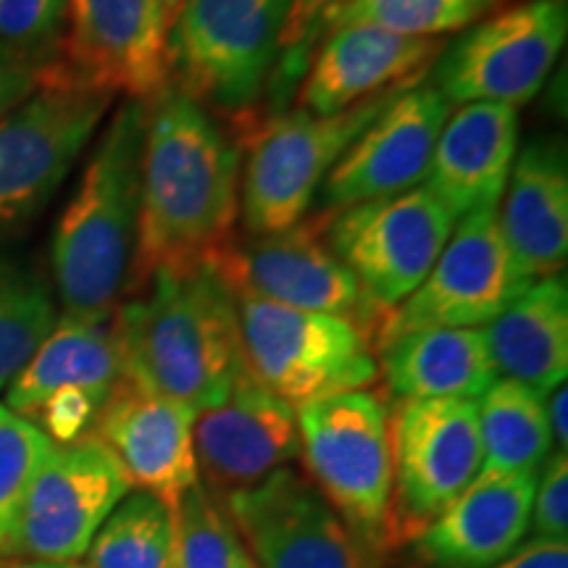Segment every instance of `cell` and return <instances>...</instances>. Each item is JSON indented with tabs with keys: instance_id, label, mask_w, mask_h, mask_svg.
<instances>
[{
	"instance_id": "1",
	"label": "cell",
	"mask_w": 568,
	"mask_h": 568,
	"mask_svg": "<svg viewBox=\"0 0 568 568\" xmlns=\"http://www.w3.org/2000/svg\"><path fill=\"white\" fill-rule=\"evenodd\" d=\"M243 148L172 82L148 101L130 295L159 268L209 264L237 237Z\"/></svg>"
},
{
	"instance_id": "2",
	"label": "cell",
	"mask_w": 568,
	"mask_h": 568,
	"mask_svg": "<svg viewBox=\"0 0 568 568\" xmlns=\"http://www.w3.org/2000/svg\"><path fill=\"white\" fill-rule=\"evenodd\" d=\"M124 368L140 387L201 410L247 374L237 308L211 264L159 268L113 314Z\"/></svg>"
},
{
	"instance_id": "3",
	"label": "cell",
	"mask_w": 568,
	"mask_h": 568,
	"mask_svg": "<svg viewBox=\"0 0 568 568\" xmlns=\"http://www.w3.org/2000/svg\"><path fill=\"white\" fill-rule=\"evenodd\" d=\"M148 101H124L92 148L51 240L63 314L111 322L130 295L138 247Z\"/></svg>"
},
{
	"instance_id": "4",
	"label": "cell",
	"mask_w": 568,
	"mask_h": 568,
	"mask_svg": "<svg viewBox=\"0 0 568 568\" xmlns=\"http://www.w3.org/2000/svg\"><path fill=\"white\" fill-rule=\"evenodd\" d=\"M400 90L382 92L332 116L297 105L280 116H240L245 130L234 140L245 145L240 216L247 237L287 230L305 219L335 163Z\"/></svg>"
},
{
	"instance_id": "5",
	"label": "cell",
	"mask_w": 568,
	"mask_h": 568,
	"mask_svg": "<svg viewBox=\"0 0 568 568\" xmlns=\"http://www.w3.org/2000/svg\"><path fill=\"white\" fill-rule=\"evenodd\" d=\"M293 0H182L172 34V84L205 111L247 116L264 103Z\"/></svg>"
},
{
	"instance_id": "6",
	"label": "cell",
	"mask_w": 568,
	"mask_h": 568,
	"mask_svg": "<svg viewBox=\"0 0 568 568\" xmlns=\"http://www.w3.org/2000/svg\"><path fill=\"white\" fill-rule=\"evenodd\" d=\"M111 103L113 95L80 82L53 59L40 88L0 116V232L45 209Z\"/></svg>"
},
{
	"instance_id": "7",
	"label": "cell",
	"mask_w": 568,
	"mask_h": 568,
	"mask_svg": "<svg viewBox=\"0 0 568 568\" xmlns=\"http://www.w3.org/2000/svg\"><path fill=\"white\" fill-rule=\"evenodd\" d=\"M247 374L290 406L366 389L379 374L372 339L339 316L234 297Z\"/></svg>"
},
{
	"instance_id": "8",
	"label": "cell",
	"mask_w": 568,
	"mask_h": 568,
	"mask_svg": "<svg viewBox=\"0 0 568 568\" xmlns=\"http://www.w3.org/2000/svg\"><path fill=\"white\" fill-rule=\"evenodd\" d=\"M295 418L314 487L361 542H379L395 493L385 403L355 389L297 406Z\"/></svg>"
},
{
	"instance_id": "9",
	"label": "cell",
	"mask_w": 568,
	"mask_h": 568,
	"mask_svg": "<svg viewBox=\"0 0 568 568\" xmlns=\"http://www.w3.org/2000/svg\"><path fill=\"white\" fill-rule=\"evenodd\" d=\"M326 211L301 219L287 230L234 237L209 264L230 293L287 305L297 311L339 316L376 339L387 314L376 308L351 268L326 245Z\"/></svg>"
},
{
	"instance_id": "10",
	"label": "cell",
	"mask_w": 568,
	"mask_h": 568,
	"mask_svg": "<svg viewBox=\"0 0 568 568\" xmlns=\"http://www.w3.org/2000/svg\"><path fill=\"white\" fill-rule=\"evenodd\" d=\"M568 32L566 0H527L445 42L432 84L450 103H529L548 82Z\"/></svg>"
},
{
	"instance_id": "11",
	"label": "cell",
	"mask_w": 568,
	"mask_h": 568,
	"mask_svg": "<svg viewBox=\"0 0 568 568\" xmlns=\"http://www.w3.org/2000/svg\"><path fill=\"white\" fill-rule=\"evenodd\" d=\"M458 219L426 187L326 211V245L385 314L414 293Z\"/></svg>"
},
{
	"instance_id": "12",
	"label": "cell",
	"mask_w": 568,
	"mask_h": 568,
	"mask_svg": "<svg viewBox=\"0 0 568 568\" xmlns=\"http://www.w3.org/2000/svg\"><path fill=\"white\" fill-rule=\"evenodd\" d=\"M529 280L516 266L497 226V209L460 216L424 282L389 311L376 347L416 329H479L516 301Z\"/></svg>"
},
{
	"instance_id": "13",
	"label": "cell",
	"mask_w": 568,
	"mask_h": 568,
	"mask_svg": "<svg viewBox=\"0 0 568 568\" xmlns=\"http://www.w3.org/2000/svg\"><path fill=\"white\" fill-rule=\"evenodd\" d=\"M130 493L122 464L95 435L53 445L24 497L13 552L38 564L82 558Z\"/></svg>"
},
{
	"instance_id": "14",
	"label": "cell",
	"mask_w": 568,
	"mask_h": 568,
	"mask_svg": "<svg viewBox=\"0 0 568 568\" xmlns=\"http://www.w3.org/2000/svg\"><path fill=\"white\" fill-rule=\"evenodd\" d=\"M222 506L255 568H368L364 542L293 468L226 493Z\"/></svg>"
},
{
	"instance_id": "15",
	"label": "cell",
	"mask_w": 568,
	"mask_h": 568,
	"mask_svg": "<svg viewBox=\"0 0 568 568\" xmlns=\"http://www.w3.org/2000/svg\"><path fill=\"white\" fill-rule=\"evenodd\" d=\"M453 103L432 82L400 90L355 138L318 190L322 211H343L422 187Z\"/></svg>"
},
{
	"instance_id": "16",
	"label": "cell",
	"mask_w": 568,
	"mask_h": 568,
	"mask_svg": "<svg viewBox=\"0 0 568 568\" xmlns=\"http://www.w3.org/2000/svg\"><path fill=\"white\" fill-rule=\"evenodd\" d=\"M61 63L90 88L151 101L172 82V19L159 0H69Z\"/></svg>"
},
{
	"instance_id": "17",
	"label": "cell",
	"mask_w": 568,
	"mask_h": 568,
	"mask_svg": "<svg viewBox=\"0 0 568 568\" xmlns=\"http://www.w3.org/2000/svg\"><path fill=\"white\" fill-rule=\"evenodd\" d=\"M393 487L408 521H435L479 477L477 400H400L389 432Z\"/></svg>"
},
{
	"instance_id": "18",
	"label": "cell",
	"mask_w": 568,
	"mask_h": 568,
	"mask_svg": "<svg viewBox=\"0 0 568 568\" xmlns=\"http://www.w3.org/2000/svg\"><path fill=\"white\" fill-rule=\"evenodd\" d=\"M193 450L211 495L258 485L301 453L295 408L245 374L224 403L197 414Z\"/></svg>"
},
{
	"instance_id": "19",
	"label": "cell",
	"mask_w": 568,
	"mask_h": 568,
	"mask_svg": "<svg viewBox=\"0 0 568 568\" xmlns=\"http://www.w3.org/2000/svg\"><path fill=\"white\" fill-rule=\"evenodd\" d=\"M195 418V408L124 376L98 414L92 435L122 464L132 487L174 510L201 481L193 450Z\"/></svg>"
},
{
	"instance_id": "20",
	"label": "cell",
	"mask_w": 568,
	"mask_h": 568,
	"mask_svg": "<svg viewBox=\"0 0 568 568\" xmlns=\"http://www.w3.org/2000/svg\"><path fill=\"white\" fill-rule=\"evenodd\" d=\"M443 45V38H410L372 24L332 27L311 55L297 109L332 116L382 92L418 84Z\"/></svg>"
},
{
	"instance_id": "21",
	"label": "cell",
	"mask_w": 568,
	"mask_h": 568,
	"mask_svg": "<svg viewBox=\"0 0 568 568\" xmlns=\"http://www.w3.org/2000/svg\"><path fill=\"white\" fill-rule=\"evenodd\" d=\"M518 153V111L503 103H466L450 111L432 153L426 190L460 219L497 209Z\"/></svg>"
},
{
	"instance_id": "22",
	"label": "cell",
	"mask_w": 568,
	"mask_h": 568,
	"mask_svg": "<svg viewBox=\"0 0 568 568\" xmlns=\"http://www.w3.org/2000/svg\"><path fill=\"white\" fill-rule=\"evenodd\" d=\"M124 376V355L113 318L84 322L63 314L30 364L6 389V406L30 422L42 408L67 397L101 410Z\"/></svg>"
},
{
	"instance_id": "23",
	"label": "cell",
	"mask_w": 568,
	"mask_h": 568,
	"mask_svg": "<svg viewBox=\"0 0 568 568\" xmlns=\"http://www.w3.org/2000/svg\"><path fill=\"white\" fill-rule=\"evenodd\" d=\"M537 474L474 479L424 535L418 556L429 568H493L510 558L529 531Z\"/></svg>"
},
{
	"instance_id": "24",
	"label": "cell",
	"mask_w": 568,
	"mask_h": 568,
	"mask_svg": "<svg viewBox=\"0 0 568 568\" xmlns=\"http://www.w3.org/2000/svg\"><path fill=\"white\" fill-rule=\"evenodd\" d=\"M503 243L529 282L560 274L568 255V161L558 140H531L516 155L503 209Z\"/></svg>"
},
{
	"instance_id": "25",
	"label": "cell",
	"mask_w": 568,
	"mask_h": 568,
	"mask_svg": "<svg viewBox=\"0 0 568 568\" xmlns=\"http://www.w3.org/2000/svg\"><path fill=\"white\" fill-rule=\"evenodd\" d=\"M497 374L539 395L566 385L568 287L566 274L531 282L514 303L481 329Z\"/></svg>"
},
{
	"instance_id": "26",
	"label": "cell",
	"mask_w": 568,
	"mask_h": 568,
	"mask_svg": "<svg viewBox=\"0 0 568 568\" xmlns=\"http://www.w3.org/2000/svg\"><path fill=\"white\" fill-rule=\"evenodd\" d=\"M376 351L387 387L400 400H477L497 379L481 329H416Z\"/></svg>"
},
{
	"instance_id": "27",
	"label": "cell",
	"mask_w": 568,
	"mask_h": 568,
	"mask_svg": "<svg viewBox=\"0 0 568 568\" xmlns=\"http://www.w3.org/2000/svg\"><path fill=\"white\" fill-rule=\"evenodd\" d=\"M481 468L479 479L537 474L550 456L552 432L545 395L514 379H495L479 397Z\"/></svg>"
},
{
	"instance_id": "28",
	"label": "cell",
	"mask_w": 568,
	"mask_h": 568,
	"mask_svg": "<svg viewBox=\"0 0 568 568\" xmlns=\"http://www.w3.org/2000/svg\"><path fill=\"white\" fill-rule=\"evenodd\" d=\"M55 322L59 308L45 276L0 247V393L30 364Z\"/></svg>"
},
{
	"instance_id": "29",
	"label": "cell",
	"mask_w": 568,
	"mask_h": 568,
	"mask_svg": "<svg viewBox=\"0 0 568 568\" xmlns=\"http://www.w3.org/2000/svg\"><path fill=\"white\" fill-rule=\"evenodd\" d=\"M88 568H176L174 514L148 493H130L90 542Z\"/></svg>"
},
{
	"instance_id": "30",
	"label": "cell",
	"mask_w": 568,
	"mask_h": 568,
	"mask_svg": "<svg viewBox=\"0 0 568 568\" xmlns=\"http://www.w3.org/2000/svg\"><path fill=\"white\" fill-rule=\"evenodd\" d=\"M503 3L506 0H347L332 27L372 24L410 38H439L477 24Z\"/></svg>"
},
{
	"instance_id": "31",
	"label": "cell",
	"mask_w": 568,
	"mask_h": 568,
	"mask_svg": "<svg viewBox=\"0 0 568 568\" xmlns=\"http://www.w3.org/2000/svg\"><path fill=\"white\" fill-rule=\"evenodd\" d=\"M176 568H255L216 495L201 481L174 510Z\"/></svg>"
},
{
	"instance_id": "32",
	"label": "cell",
	"mask_w": 568,
	"mask_h": 568,
	"mask_svg": "<svg viewBox=\"0 0 568 568\" xmlns=\"http://www.w3.org/2000/svg\"><path fill=\"white\" fill-rule=\"evenodd\" d=\"M345 3L347 0H293L290 3L264 103L255 111L258 116H280L290 111V103L297 95L318 40L324 38Z\"/></svg>"
},
{
	"instance_id": "33",
	"label": "cell",
	"mask_w": 568,
	"mask_h": 568,
	"mask_svg": "<svg viewBox=\"0 0 568 568\" xmlns=\"http://www.w3.org/2000/svg\"><path fill=\"white\" fill-rule=\"evenodd\" d=\"M51 450L53 443L38 424L0 403V556L17 548L24 497Z\"/></svg>"
},
{
	"instance_id": "34",
	"label": "cell",
	"mask_w": 568,
	"mask_h": 568,
	"mask_svg": "<svg viewBox=\"0 0 568 568\" xmlns=\"http://www.w3.org/2000/svg\"><path fill=\"white\" fill-rule=\"evenodd\" d=\"M69 0H0V42L19 51L55 55Z\"/></svg>"
},
{
	"instance_id": "35",
	"label": "cell",
	"mask_w": 568,
	"mask_h": 568,
	"mask_svg": "<svg viewBox=\"0 0 568 568\" xmlns=\"http://www.w3.org/2000/svg\"><path fill=\"white\" fill-rule=\"evenodd\" d=\"M529 527L537 539H566L568 535V460L556 453L537 479Z\"/></svg>"
},
{
	"instance_id": "36",
	"label": "cell",
	"mask_w": 568,
	"mask_h": 568,
	"mask_svg": "<svg viewBox=\"0 0 568 568\" xmlns=\"http://www.w3.org/2000/svg\"><path fill=\"white\" fill-rule=\"evenodd\" d=\"M55 55H38L0 42V116L30 98Z\"/></svg>"
},
{
	"instance_id": "37",
	"label": "cell",
	"mask_w": 568,
	"mask_h": 568,
	"mask_svg": "<svg viewBox=\"0 0 568 568\" xmlns=\"http://www.w3.org/2000/svg\"><path fill=\"white\" fill-rule=\"evenodd\" d=\"M497 568H568V539H531Z\"/></svg>"
},
{
	"instance_id": "38",
	"label": "cell",
	"mask_w": 568,
	"mask_h": 568,
	"mask_svg": "<svg viewBox=\"0 0 568 568\" xmlns=\"http://www.w3.org/2000/svg\"><path fill=\"white\" fill-rule=\"evenodd\" d=\"M566 385L556 387L550 393V400H545V408H548V424L552 432V443L560 445V453H566L568 445V429H566Z\"/></svg>"
},
{
	"instance_id": "39",
	"label": "cell",
	"mask_w": 568,
	"mask_h": 568,
	"mask_svg": "<svg viewBox=\"0 0 568 568\" xmlns=\"http://www.w3.org/2000/svg\"><path fill=\"white\" fill-rule=\"evenodd\" d=\"M159 3H161V9L166 11V17L172 19V27H174V19H176V13H180L182 0H159Z\"/></svg>"
},
{
	"instance_id": "40",
	"label": "cell",
	"mask_w": 568,
	"mask_h": 568,
	"mask_svg": "<svg viewBox=\"0 0 568 568\" xmlns=\"http://www.w3.org/2000/svg\"><path fill=\"white\" fill-rule=\"evenodd\" d=\"M30 568H88V566L77 564V560H63V564H34Z\"/></svg>"
}]
</instances>
